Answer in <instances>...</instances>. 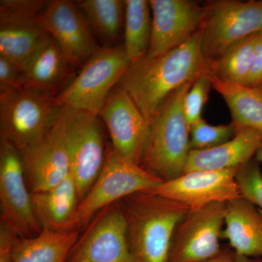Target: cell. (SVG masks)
Listing matches in <instances>:
<instances>
[{"mask_svg": "<svg viewBox=\"0 0 262 262\" xmlns=\"http://www.w3.org/2000/svg\"><path fill=\"white\" fill-rule=\"evenodd\" d=\"M211 88L212 82L208 70L194 81L188 91L184 98V106L189 127L203 119V107L208 101Z\"/></svg>", "mask_w": 262, "mask_h": 262, "instance_id": "f1b7e54d", "label": "cell"}, {"mask_svg": "<svg viewBox=\"0 0 262 262\" xmlns=\"http://www.w3.org/2000/svg\"><path fill=\"white\" fill-rule=\"evenodd\" d=\"M123 44L130 64L147 55L151 43L152 16L149 1L125 0Z\"/></svg>", "mask_w": 262, "mask_h": 262, "instance_id": "d4e9b609", "label": "cell"}, {"mask_svg": "<svg viewBox=\"0 0 262 262\" xmlns=\"http://www.w3.org/2000/svg\"><path fill=\"white\" fill-rule=\"evenodd\" d=\"M51 36L40 20L0 21V56L21 70L24 66Z\"/></svg>", "mask_w": 262, "mask_h": 262, "instance_id": "44dd1931", "label": "cell"}, {"mask_svg": "<svg viewBox=\"0 0 262 262\" xmlns=\"http://www.w3.org/2000/svg\"><path fill=\"white\" fill-rule=\"evenodd\" d=\"M41 23L77 71L101 48L75 1H48Z\"/></svg>", "mask_w": 262, "mask_h": 262, "instance_id": "5bb4252c", "label": "cell"}, {"mask_svg": "<svg viewBox=\"0 0 262 262\" xmlns=\"http://www.w3.org/2000/svg\"><path fill=\"white\" fill-rule=\"evenodd\" d=\"M235 180L239 196L262 211V173L255 157L239 168Z\"/></svg>", "mask_w": 262, "mask_h": 262, "instance_id": "83f0119b", "label": "cell"}, {"mask_svg": "<svg viewBox=\"0 0 262 262\" xmlns=\"http://www.w3.org/2000/svg\"><path fill=\"white\" fill-rule=\"evenodd\" d=\"M66 262H133L120 201L95 215Z\"/></svg>", "mask_w": 262, "mask_h": 262, "instance_id": "8fae6325", "label": "cell"}, {"mask_svg": "<svg viewBox=\"0 0 262 262\" xmlns=\"http://www.w3.org/2000/svg\"><path fill=\"white\" fill-rule=\"evenodd\" d=\"M80 230H42L35 237H18L13 262H66Z\"/></svg>", "mask_w": 262, "mask_h": 262, "instance_id": "cb8c5ba5", "label": "cell"}, {"mask_svg": "<svg viewBox=\"0 0 262 262\" xmlns=\"http://www.w3.org/2000/svg\"><path fill=\"white\" fill-rule=\"evenodd\" d=\"M194 82L184 84L170 95L151 123L141 167L164 182L178 178L185 170L190 148L184 103Z\"/></svg>", "mask_w": 262, "mask_h": 262, "instance_id": "3957f363", "label": "cell"}, {"mask_svg": "<svg viewBox=\"0 0 262 262\" xmlns=\"http://www.w3.org/2000/svg\"><path fill=\"white\" fill-rule=\"evenodd\" d=\"M18 236L0 222V262H13Z\"/></svg>", "mask_w": 262, "mask_h": 262, "instance_id": "1f68e13d", "label": "cell"}, {"mask_svg": "<svg viewBox=\"0 0 262 262\" xmlns=\"http://www.w3.org/2000/svg\"><path fill=\"white\" fill-rule=\"evenodd\" d=\"M61 117L71 173L80 202L94 185L104 164L106 145L102 124L98 115L70 108H62Z\"/></svg>", "mask_w": 262, "mask_h": 262, "instance_id": "ba28073f", "label": "cell"}, {"mask_svg": "<svg viewBox=\"0 0 262 262\" xmlns=\"http://www.w3.org/2000/svg\"><path fill=\"white\" fill-rule=\"evenodd\" d=\"M33 208L42 230H72L80 203L72 173L59 184L44 192L32 193Z\"/></svg>", "mask_w": 262, "mask_h": 262, "instance_id": "ffe728a7", "label": "cell"}, {"mask_svg": "<svg viewBox=\"0 0 262 262\" xmlns=\"http://www.w3.org/2000/svg\"><path fill=\"white\" fill-rule=\"evenodd\" d=\"M120 203L133 262H168L176 227L191 210L149 191L131 194Z\"/></svg>", "mask_w": 262, "mask_h": 262, "instance_id": "7a4b0ae2", "label": "cell"}, {"mask_svg": "<svg viewBox=\"0 0 262 262\" xmlns=\"http://www.w3.org/2000/svg\"><path fill=\"white\" fill-rule=\"evenodd\" d=\"M226 203L191 211L176 227L168 262H201L216 256L225 227Z\"/></svg>", "mask_w": 262, "mask_h": 262, "instance_id": "30bf717a", "label": "cell"}, {"mask_svg": "<svg viewBox=\"0 0 262 262\" xmlns=\"http://www.w3.org/2000/svg\"><path fill=\"white\" fill-rule=\"evenodd\" d=\"M19 151L31 192H44L63 182L71 168L61 110L40 139Z\"/></svg>", "mask_w": 262, "mask_h": 262, "instance_id": "4fadbf2b", "label": "cell"}, {"mask_svg": "<svg viewBox=\"0 0 262 262\" xmlns=\"http://www.w3.org/2000/svg\"><path fill=\"white\" fill-rule=\"evenodd\" d=\"M56 97L27 87L0 94V139L20 150L40 139L61 112Z\"/></svg>", "mask_w": 262, "mask_h": 262, "instance_id": "5b68a950", "label": "cell"}, {"mask_svg": "<svg viewBox=\"0 0 262 262\" xmlns=\"http://www.w3.org/2000/svg\"><path fill=\"white\" fill-rule=\"evenodd\" d=\"M204 8L201 49L208 63L245 38L262 32V1L215 0Z\"/></svg>", "mask_w": 262, "mask_h": 262, "instance_id": "52a82bcc", "label": "cell"}, {"mask_svg": "<svg viewBox=\"0 0 262 262\" xmlns=\"http://www.w3.org/2000/svg\"><path fill=\"white\" fill-rule=\"evenodd\" d=\"M235 133L232 122L227 125H213L201 119L189 127L190 151L210 149L222 145L231 140Z\"/></svg>", "mask_w": 262, "mask_h": 262, "instance_id": "4316f807", "label": "cell"}, {"mask_svg": "<svg viewBox=\"0 0 262 262\" xmlns=\"http://www.w3.org/2000/svg\"><path fill=\"white\" fill-rule=\"evenodd\" d=\"M21 87V70L9 60L0 56V94H7Z\"/></svg>", "mask_w": 262, "mask_h": 262, "instance_id": "4dcf8cb0", "label": "cell"}, {"mask_svg": "<svg viewBox=\"0 0 262 262\" xmlns=\"http://www.w3.org/2000/svg\"><path fill=\"white\" fill-rule=\"evenodd\" d=\"M98 116L110 133L112 146L119 156L141 166L149 144L151 123L123 90L116 85Z\"/></svg>", "mask_w": 262, "mask_h": 262, "instance_id": "7c38bea8", "label": "cell"}, {"mask_svg": "<svg viewBox=\"0 0 262 262\" xmlns=\"http://www.w3.org/2000/svg\"><path fill=\"white\" fill-rule=\"evenodd\" d=\"M261 143L260 131L239 129L231 140L222 145L210 149L190 151L184 173L239 168L254 158Z\"/></svg>", "mask_w": 262, "mask_h": 262, "instance_id": "d6986e66", "label": "cell"}, {"mask_svg": "<svg viewBox=\"0 0 262 262\" xmlns=\"http://www.w3.org/2000/svg\"><path fill=\"white\" fill-rule=\"evenodd\" d=\"M239 168L187 172L149 192L179 202L191 211L211 203H226L241 198L235 180Z\"/></svg>", "mask_w": 262, "mask_h": 262, "instance_id": "2e32d148", "label": "cell"}, {"mask_svg": "<svg viewBox=\"0 0 262 262\" xmlns=\"http://www.w3.org/2000/svg\"><path fill=\"white\" fill-rule=\"evenodd\" d=\"M100 47L113 48L122 45L125 26L124 0L75 1Z\"/></svg>", "mask_w": 262, "mask_h": 262, "instance_id": "603a6c76", "label": "cell"}, {"mask_svg": "<svg viewBox=\"0 0 262 262\" xmlns=\"http://www.w3.org/2000/svg\"><path fill=\"white\" fill-rule=\"evenodd\" d=\"M163 182L141 166L124 160L108 144L102 170L79 203L72 229H85L106 207L135 193L152 190Z\"/></svg>", "mask_w": 262, "mask_h": 262, "instance_id": "277c9868", "label": "cell"}, {"mask_svg": "<svg viewBox=\"0 0 262 262\" xmlns=\"http://www.w3.org/2000/svg\"><path fill=\"white\" fill-rule=\"evenodd\" d=\"M261 84H262V33L258 38L252 63L244 85L248 87H256Z\"/></svg>", "mask_w": 262, "mask_h": 262, "instance_id": "d6a6232c", "label": "cell"}, {"mask_svg": "<svg viewBox=\"0 0 262 262\" xmlns=\"http://www.w3.org/2000/svg\"><path fill=\"white\" fill-rule=\"evenodd\" d=\"M123 44L100 48L56 97L62 108L99 115L108 95L130 67Z\"/></svg>", "mask_w": 262, "mask_h": 262, "instance_id": "8992f818", "label": "cell"}, {"mask_svg": "<svg viewBox=\"0 0 262 262\" xmlns=\"http://www.w3.org/2000/svg\"><path fill=\"white\" fill-rule=\"evenodd\" d=\"M77 72L51 37L24 66L22 86L42 90L58 96L73 80Z\"/></svg>", "mask_w": 262, "mask_h": 262, "instance_id": "e0dca14e", "label": "cell"}, {"mask_svg": "<svg viewBox=\"0 0 262 262\" xmlns=\"http://www.w3.org/2000/svg\"><path fill=\"white\" fill-rule=\"evenodd\" d=\"M222 239L236 254L262 258V211L241 198L226 203Z\"/></svg>", "mask_w": 262, "mask_h": 262, "instance_id": "ac0fdd59", "label": "cell"}, {"mask_svg": "<svg viewBox=\"0 0 262 262\" xmlns=\"http://www.w3.org/2000/svg\"><path fill=\"white\" fill-rule=\"evenodd\" d=\"M212 88L225 100L236 130L252 128L262 133V84L256 87L231 83L209 70Z\"/></svg>", "mask_w": 262, "mask_h": 262, "instance_id": "7402d4cb", "label": "cell"}, {"mask_svg": "<svg viewBox=\"0 0 262 262\" xmlns=\"http://www.w3.org/2000/svg\"><path fill=\"white\" fill-rule=\"evenodd\" d=\"M0 222L20 238L42 232L18 148L0 139Z\"/></svg>", "mask_w": 262, "mask_h": 262, "instance_id": "9c48e42d", "label": "cell"}, {"mask_svg": "<svg viewBox=\"0 0 262 262\" xmlns=\"http://www.w3.org/2000/svg\"><path fill=\"white\" fill-rule=\"evenodd\" d=\"M261 33L252 34L229 48L220 58L208 63L210 71L222 80L244 85Z\"/></svg>", "mask_w": 262, "mask_h": 262, "instance_id": "484cf974", "label": "cell"}, {"mask_svg": "<svg viewBox=\"0 0 262 262\" xmlns=\"http://www.w3.org/2000/svg\"><path fill=\"white\" fill-rule=\"evenodd\" d=\"M209 70L201 49V31L172 51L132 63L117 85L151 123L169 96Z\"/></svg>", "mask_w": 262, "mask_h": 262, "instance_id": "6da1fadb", "label": "cell"}, {"mask_svg": "<svg viewBox=\"0 0 262 262\" xmlns=\"http://www.w3.org/2000/svg\"><path fill=\"white\" fill-rule=\"evenodd\" d=\"M152 16L146 58L162 56L182 46L201 30L204 5L193 0H149Z\"/></svg>", "mask_w": 262, "mask_h": 262, "instance_id": "9a60e30c", "label": "cell"}, {"mask_svg": "<svg viewBox=\"0 0 262 262\" xmlns=\"http://www.w3.org/2000/svg\"><path fill=\"white\" fill-rule=\"evenodd\" d=\"M235 252L229 246L222 248V252L215 257L201 262H233Z\"/></svg>", "mask_w": 262, "mask_h": 262, "instance_id": "836d02e7", "label": "cell"}, {"mask_svg": "<svg viewBox=\"0 0 262 262\" xmlns=\"http://www.w3.org/2000/svg\"><path fill=\"white\" fill-rule=\"evenodd\" d=\"M233 262H262V258L247 257L236 254Z\"/></svg>", "mask_w": 262, "mask_h": 262, "instance_id": "e575fe53", "label": "cell"}, {"mask_svg": "<svg viewBox=\"0 0 262 262\" xmlns=\"http://www.w3.org/2000/svg\"><path fill=\"white\" fill-rule=\"evenodd\" d=\"M48 3L45 0H1L0 21L40 20Z\"/></svg>", "mask_w": 262, "mask_h": 262, "instance_id": "f546056e", "label": "cell"}, {"mask_svg": "<svg viewBox=\"0 0 262 262\" xmlns=\"http://www.w3.org/2000/svg\"><path fill=\"white\" fill-rule=\"evenodd\" d=\"M255 158H256V159L260 163H262V143L260 147L258 148L257 152H256V155H255Z\"/></svg>", "mask_w": 262, "mask_h": 262, "instance_id": "d590c367", "label": "cell"}]
</instances>
